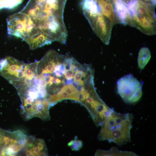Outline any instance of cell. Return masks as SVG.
I'll return each instance as SVG.
<instances>
[{"mask_svg": "<svg viewBox=\"0 0 156 156\" xmlns=\"http://www.w3.org/2000/svg\"><path fill=\"white\" fill-rule=\"evenodd\" d=\"M133 119L131 113L122 114L114 110L101 125L98 138L114 142L119 146L130 142Z\"/></svg>", "mask_w": 156, "mask_h": 156, "instance_id": "cell-1", "label": "cell"}, {"mask_svg": "<svg viewBox=\"0 0 156 156\" xmlns=\"http://www.w3.org/2000/svg\"><path fill=\"white\" fill-rule=\"evenodd\" d=\"M130 26L148 35L156 33L155 5L142 0H130L127 3Z\"/></svg>", "mask_w": 156, "mask_h": 156, "instance_id": "cell-2", "label": "cell"}, {"mask_svg": "<svg viewBox=\"0 0 156 156\" xmlns=\"http://www.w3.org/2000/svg\"><path fill=\"white\" fill-rule=\"evenodd\" d=\"M67 0H29L25 5L42 20L54 23L64 20Z\"/></svg>", "mask_w": 156, "mask_h": 156, "instance_id": "cell-3", "label": "cell"}, {"mask_svg": "<svg viewBox=\"0 0 156 156\" xmlns=\"http://www.w3.org/2000/svg\"><path fill=\"white\" fill-rule=\"evenodd\" d=\"M117 91L123 100L129 104L135 103L142 95V85L132 74L119 79L117 82Z\"/></svg>", "mask_w": 156, "mask_h": 156, "instance_id": "cell-4", "label": "cell"}, {"mask_svg": "<svg viewBox=\"0 0 156 156\" xmlns=\"http://www.w3.org/2000/svg\"><path fill=\"white\" fill-rule=\"evenodd\" d=\"M27 136L21 130L10 131L5 130L0 156H15L23 149Z\"/></svg>", "mask_w": 156, "mask_h": 156, "instance_id": "cell-5", "label": "cell"}, {"mask_svg": "<svg viewBox=\"0 0 156 156\" xmlns=\"http://www.w3.org/2000/svg\"><path fill=\"white\" fill-rule=\"evenodd\" d=\"M26 63L11 56L0 60V75L12 85L21 78Z\"/></svg>", "mask_w": 156, "mask_h": 156, "instance_id": "cell-6", "label": "cell"}, {"mask_svg": "<svg viewBox=\"0 0 156 156\" xmlns=\"http://www.w3.org/2000/svg\"><path fill=\"white\" fill-rule=\"evenodd\" d=\"M86 18L97 36L105 44L108 45L114 25L111 20L102 13Z\"/></svg>", "mask_w": 156, "mask_h": 156, "instance_id": "cell-7", "label": "cell"}, {"mask_svg": "<svg viewBox=\"0 0 156 156\" xmlns=\"http://www.w3.org/2000/svg\"><path fill=\"white\" fill-rule=\"evenodd\" d=\"M20 153L26 156H46L48 150L43 139L27 136L25 146Z\"/></svg>", "mask_w": 156, "mask_h": 156, "instance_id": "cell-8", "label": "cell"}, {"mask_svg": "<svg viewBox=\"0 0 156 156\" xmlns=\"http://www.w3.org/2000/svg\"><path fill=\"white\" fill-rule=\"evenodd\" d=\"M113 3L118 23L129 25L130 18L126 3L122 0H114Z\"/></svg>", "mask_w": 156, "mask_h": 156, "instance_id": "cell-9", "label": "cell"}, {"mask_svg": "<svg viewBox=\"0 0 156 156\" xmlns=\"http://www.w3.org/2000/svg\"><path fill=\"white\" fill-rule=\"evenodd\" d=\"M102 13L110 19L113 25L118 22L115 14L113 3L106 0H97Z\"/></svg>", "mask_w": 156, "mask_h": 156, "instance_id": "cell-10", "label": "cell"}, {"mask_svg": "<svg viewBox=\"0 0 156 156\" xmlns=\"http://www.w3.org/2000/svg\"><path fill=\"white\" fill-rule=\"evenodd\" d=\"M96 156H137L135 153L128 151H121L113 147L108 151L98 149L95 153Z\"/></svg>", "mask_w": 156, "mask_h": 156, "instance_id": "cell-11", "label": "cell"}, {"mask_svg": "<svg viewBox=\"0 0 156 156\" xmlns=\"http://www.w3.org/2000/svg\"><path fill=\"white\" fill-rule=\"evenodd\" d=\"M151 58L149 49L146 47L141 48L138 53V66L140 70L144 68Z\"/></svg>", "mask_w": 156, "mask_h": 156, "instance_id": "cell-12", "label": "cell"}, {"mask_svg": "<svg viewBox=\"0 0 156 156\" xmlns=\"http://www.w3.org/2000/svg\"><path fill=\"white\" fill-rule=\"evenodd\" d=\"M24 0H0V10L11 9L21 4Z\"/></svg>", "mask_w": 156, "mask_h": 156, "instance_id": "cell-13", "label": "cell"}, {"mask_svg": "<svg viewBox=\"0 0 156 156\" xmlns=\"http://www.w3.org/2000/svg\"><path fill=\"white\" fill-rule=\"evenodd\" d=\"M5 130L0 128V152L1 149L2 142Z\"/></svg>", "mask_w": 156, "mask_h": 156, "instance_id": "cell-14", "label": "cell"}, {"mask_svg": "<svg viewBox=\"0 0 156 156\" xmlns=\"http://www.w3.org/2000/svg\"><path fill=\"white\" fill-rule=\"evenodd\" d=\"M144 1L150 3L152 4L156 5V0H142Z\"/></svg>", "mask_w": 156, "mask_h": 156, "instance_id": "cell-15", "label": "cell"}, {"mask_svg": "<svg viewBox=\"0 0 156 156\" xmlns=\"http://www.w3.org/2000/svg\"><path fill=\"white\" fill-rule=\"evenodd\" d=\"M124 1L125 3H127L130 0H122Z\"/></svg>", "mask_w": 156, "mask_h": 156, "instance_id": "cell-16", "label": "cell"}, {"mask_svg": "<svg viewBox=\"0 0 156 156\" xmlns=\"http://www.w3.org/2000/svg\"><path fill=\"white\" fill-rule=\"evenodd\" d=\"M106 0L108 1H109L112 2H113V1H114V0Z\"/></svg>", "mask_w": 156, "mask_h": 156, "instance_id": "cell-17", "label": "cell"}]
</instances>
